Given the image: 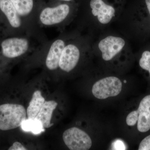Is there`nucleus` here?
Here are the masks:
<instances>
[{
    "instance_id": "1",
    "label": "nucleus",
    "mask_w": 150,
    "mask_h": 150,
    "mask_svg": "<svg viewBox=\"0 0 150 150\" xmlns=\"http://www.w3.org/2000/svg\"><path fill=\"white\" fill-rule=\"evenodd\" d=\"M47 41L41 32L3 38L0 40V72L7 69L11 63L35 53Z\"/></svg>"
},
{
    "instance_id": "5",
    "label": "nucleus",
    "mask_w": 150,
    "mask_h": 150,
    "mask_svg": "<svg viewBox=\"0 0 150 150\" xmlns=\"http://www.w3.org/2000/svg\"><path fill=\"white\" fill-rule=\"evenodd\" d=\"M67 41V38L60 35L52 41H47L42 46L46 54L45 66L49 71H55L59 69L60 56Z\"/></svg>"
},
{
    "instance_id": "14",
    "label": "nucleus",
    "mask_w": 150,
    "mask_h": 150,
    "mask_svg": "<svg viewBox=\"0 0 150 150\" xmlns=\"http://www.w3.org/2000/svg\"><path fill=\"white\" fill-rule=\"evenodd\" d=\"M21 129L25 132H31L35 135L40 134L45 131L42 123L39 120L35 119L26 118L23 122Z\"/></svg>"
},
{
    "instance_id": "9",
    "label": "nucleus",
    "mask_w": 150,
    "mask_h": 150,
    "mask_svg": "<svg viewBox=\"0 0 150 150\" xmlns=\"http://www.w3.org/2000/svg\"><path fill=\"white\" fill-rule=\"evenodd\" d=\"M125 45V40L122 38L110 35L100 40L98 46L102 53L103 59L109 61L123 50Z\"/></svg>"
},
{
    "instance_id": "23",
    "label": "nucleus",
    "mask_w": 150,
    "mask_h": 150,
    "mask_svg": "<svg viewBox=\"0 0 150 150\" xmlns=\"http://www.w3.org/2000/svg\"><path fill=\"white\" fill-rule=\"evenodd\" d=\"M124 83H126V80H124Z\"/></svg>"
},
{
    "instance_id": "17",
    "label": "nucleus",
    "mask_w": 150,
    "mask_h": 150,
    "mask_svg": "<svg viewBox=\"0 0 150 150\" xmlns=\"http://www.w3.org/2000/svg\"><path fill=\"white\" fill-rule=\"evenodd\" d=\"M139 150H150V135L144 138L140 143Z\"/></svg>"
},
{
    "instance_id": "18",
    "label": "nucleus",
    "mask_w": 150,
    "mask_h": 150,
    "mask_svg": "<svg viewBox=\"0 0 150 150\" xmlns=\"http://www.w3.org/2000/svg\"><path fill=\"white\" fill-rule=\"evenodd\" d=\"M9 150H27L20 142H14L13 144L8 148Z\"/></svg>"
},
{
    "instance_id": "15",
    "label": "nucleus",
    "mask_w": 150,
    "mask_h": 150,
    "mask_svg": "<svg viewBox=\"0 0 150 150\" xmlns=\"http://www.w3.org/2000/svg\"><path fill=\"white\" fill-rule=\"evenodd\" d=\"M139 65L143 69L147 71L150 75V52L145 51L142 54L140 59Z\"/></svg>"
},
{
    "instance_id": "7",
    "label": "nucleus",
    "mask_w": 150,
    "mask_h": 150,
    "mask_svg": "<svg viewBox=\"0 0 150 150\" xmlns=\"http://www.w3.org/2000/svg\"><path fill=\"white\" fill-rule=\"evenodd\" d=\"M63 139L67 147L71 150H89L92 144L88 134L76 127L66 130L63 133Z\"/></svg>"
},
{
    "instance_id": "13",
    "label": "nucleus",
    "mask_w": 150,
    "mask_h": 150,
    "mask_svg": "<svg viewBox=\"0 0 150 150\" xmlns=\"http://www.w3.org/2000/svg\"><path fill=\"white\" fill-rule=\"evenodd\" d=\"M45 101L40 91L37 90L34 91L26 110L27 118L35 119Z\"/></svg>"
},
{
    "instance_id": "10",
    "label": "nucleus",
    "mask_w": 150,
    "mask_h": 150,
    "mask_svg": "<svg viewBox=\"0 0 150 150\" xmlns=\"http://www.w3.org/2000/svg\"><path fill=\"white\" fill-rule=\"evenodd\" d=\"M93 15L96 17L100 23L107 24L115 16V10L103 0H91L90 3Z\"/></svg>"
},
{
    "instance_id": "22",
    "label": "nucleus",
    "mask_w": 150,
    "mask_h": 150,
    "mask_svg": "<svg viewBox=\"0 0 150 150\" xmlns=\"http://www.w3.org/2000/svg\"><path fill=\"white\" fill-rule=\"evenodd\" d=\"M61 1H72V0H61Z\"/></svg>"
},
{
    "instance_id": "16",
    "label": "nucleus",
    "mask_w": 150,
    "mask_h": 150,
    "mask_svg": "<svg viewBox=\"0 0 150 150\" xmlns=\"http://www.w3.org/2000/svg\"><path fill=\"white\" fill-rule=\"evenodd\" d=\"M139 113L138 110L132 111L126 117V122L129 126H134L136 125L138 120Z\"/></svg>"
},
{
    "instance_id": "8",
    "label": "nucleus",
    "mask_w": 150,
    "mask_h": 150,
    "mask_svg": "<svg viewBox=\"0 0 150 150\" xmlns=\"http://www.w3.org/2000/svg\"><path fill=\"white\" fill-rule=\"evenodd\" d=\"M80 48L74 43H68L64 47L59 60V69L69 73L77 65L81 57Z\"/></svg>"
},
{
    "instance_id": "3",
    "label": "nucleus",
    "mask_w": 150,
    "mask_h": 150,
    "mask_svg": "<svg viewBox=\"0 0 150 150\" xmlns=\"http://www.w3.org/2000/svg\"><path fill=\"white\" fill-rule=\"evenodd\" d=\"M71 8L66 4L40 9L37 16L39 27H59L64 25L71 16Z\"/></svg>"
},
{
    "instance_id": "11",
    "label": "nucleus",
    "mask_w": 150,
    "mask_h": 150,
    "mask_svg": "<svg viewBox=\"0 0 150 150\" xmlns=\"http://www.w3.org/2000/svg\"><path fill=\"white\" fill-rule=\"evenodd\" d=\"M137 129L140 132H147L150 129V95L142 99L138 110Z\"/></svg>"
},
{
    "instance_id": "2",
    "label": "nucleus",
    "mask_w": 150,
    "mask_h": 150,
    "mask_svg": "<svg viewBox=\"0 0 150 150\" xmlns=\"http://www.w3.org/2000/svg\"><path fill=\"white\" fill-rule=\"evenodd\" d=\"M0 16L8 35L35 33L29 31L10 0H0Z\"/></svg>"
},
{
    "instance_id": "12",
    "label": "nucleus",
    "mask_w": 150,
    "mask_h": 150,
    "mask_svg": "<svg viewBox=\"0 0 150 150\" xmlns=\"http://www.w3.org/2000/svg\"><path fill=\"white\" fill-rule=\"evenodd\" d=\"M58 105V103L54 100L45 101L43 106L35 118L39 120L45 129H48L54 125L51 123L53 112Z\"/></svg>"
},
{
    "instance_id": "21",
    "label": "nucleus",
    "mask_w": 150,
    "mask_h": 150,
    "mask_svg": "<svg viewBox=\"0 0 150 150\" xmlns=\"http://www.w3.org/2000/svg\"><path fill=\"white\" fill-rule=\"evenodd\" d=\"M145 1H146V4L150 15V0H145Z\"/></svg>"
},
{
    "instance_id": "19",
    "label": "nucleus",
    "mask_w": 150,
    "mask_h": 150,
    "mask_svg": "<svg viewBox=\"0 0 150 150\" xmlns=\"http://www.w3.org/2000/svg\"><path fill=\"white\" fill-rule=\"evenodd\" d=\"M7 36H8V35L7 33L5 26L0 16V40L3 38Z\"/></svg>"
},
{
    "instance_id": "4",
    "label": "nucleus",
    "mask_w": 150,
    "mask_h": 150,
    "mask_svg": "<svg viewBox=\"0 0 150 150\" xmlns=\"http://www.w3.org/2000/svg\"><path fill=\"white\" fill-rule=\"evenodd\" d=\"M26 110L23 105L6 103L0 105V130L8 131L21 126L26 118Z\"/></svg>"
},
{
    "instance_id": "20",
    "label": "nucleus",
    "mask_w": 150,
    "mask_h": 150,
    "mask_svg": "<svg viewBox=\"0 0 150 150\" xmlns=\"http://www.w3.org/2000/svg\"><path fill=\"white\" fill-rule=\"evenodd\" d=\"M115 149L123 150L125 149V148L124 147V144L123 142L119 141V142H115Z\"/></svg>"
},
{
    "instance_id": "6",
    "label": "nucleus",
    "mask_w": 150,
    "mask_h": 150,
    "mask_svg": "<svg viewBox=\"0 0 150 150\" xmlns=\"http://www.w3.org/2000/svg\"><path fill=\"white\" fill-rule=\"evenodd\" d=\"M122 83L118 78L108 77L97 81L93 86L92 92L94 96L99 99L117 96L121 93Z\"/></svg>"
}]
</instances>
